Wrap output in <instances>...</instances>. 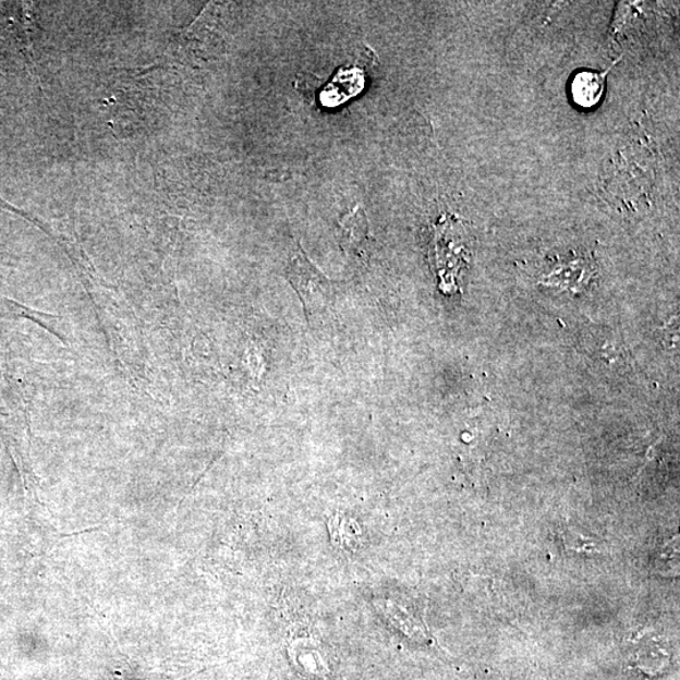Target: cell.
I'll use <instances>...</instances> for the list:
<instances>
[{
    "label": "cell",
    "mask_w": 680,
    "mask_h": 680,
    "mask_svg": "<svg viewBox=\"0 0 680 680\" xmlns=\"http://www.w3.org/2000/svg\"><path fill=\"white\" fill-rule=\"evenodd\" d=\"M432 246L433 266L442 293H456L469 260L465 230L456 218L444 217L435 226Z\"/></svg>",
    "instance_id": "6da1fadb"
},
{
    "label": "cell",
    "mask_w": 680,
    "mask_h": 680,
    "mask_svg": "<svg viewBox=\"0 0 680 680\" xmlns=\"http://www.w3.org/2000/svg\"><path fill=\"white\" fill-rule=\"evenodd\" d=\"M288 275L289 280L293 282V286L303 298V301H306V299L313 302L318 301L323 293H326L329 288L327 278L324 277L317 267L307 260L302 251L291 260Z\"/></svg>",
    "instance_id": "7a4b0ae2"
},
{
    "label": "cell",
    "mask_w": 680,
    "mask_h": 680,
    "mask_svg": "<svg viewBox=\"0 0 680 680\" xmlns=\"http://www.w3.org/2000/svg\"><path fill=\"white\" fill-rule=\"evenodd\" d=\"M604 72L581 71L571 81V95L574 102L584 109H593L602 101L605 94L606 75Z\"/></svg>",
    "instance_id": "3957f363"
},
{
    "label": "cell",
    "mask_w": 680,
    "mask_h": 680,
    "mask_svg": "<svg viewBox=\"0 0 680 680\" xmlns=\"http://www.w3.org/2000/svg\"><path fill=\"white\" fill-rule=\"evenodd\" d=\"M339 229L342 232V244L348 248L361 250L369 236L367 216L361 207H355L352 212L344 216Z\"/></svg>",
    "instance_id": "277c9868"
}]
</instances>
